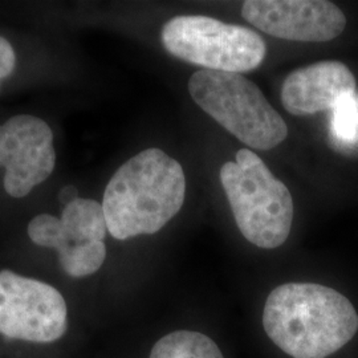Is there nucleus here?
<instances>
[{
    "mask_svg": "<svg viewBox=\"0 0 358 358\" xmlns=\"http://www.w3.org/2000/svg\"><path fill=\"white\" fill-rule=\"evenodd\" d=\"M263 327L272 343L294 358H327L358 331V315L345 296L315 282H287L266 301Z\"/></svg>",
    "mask_w": 358,
    "mask_h": 358,
    "instance_id": "nucleus-1",
    "label": "nucleus"
},
{
    "mask_svg": "<svg viewBox=\"0 0 358 358\" xmlns=\"http://www.w3.org/2000/svg\"><path fill=\"white\" fill-rule=\"evenodd\" d=\"M185 192L178 161L161 149H146L120 167L105 189L108 231L118 241L155 234L178 214Z\"/></svg>",
    "mask_w": 358,
    "mask_h": 358,
    "instance_id": "nucleus-2",
    "label": "nucleus"
},
{
    "mask_svg": "<svg viewBox=\"0 0 358 358\" xmlns=\"http://www.w3.org/2000/svg\"><path fill=\"white\" fill-rule=\"evenodd\" d=\"M220 182L238 229L250 243L273 250L285 243L294 222V199L264 161L248 149L220 169Z\"/></svg>",
    "mask_w": 358,
    "mask_h": 358,
    "instance_id": "nucleus-3",
    "label": "nucleus"
},
{
    "mask_svg": "<svg viewBox=\"0 0 358 358\" xmlns=\"http://www.w3.org/2000/svg\"><path fill=\"white\" fill-rule=\"evenodd\" d=\"M189 92L203 112L252 149L271 150L288 136L282 115L239 73L201 69L189 80Z\"/></svg>",
    "mask_w": 358,
    "mask_h": 358,
    "instance_id": "nucleus-4",
    "label": "nucleus"
},
{
    "mask_svg": "<svg viewBox=\"0 0 358 358\" xmlns=\"http://www.w3.org/2000/svg\"><path fill=\"white\" fill-rule=\"evenodd\" d=\"M161 38L173 56L219 72H250L262 64L267 53L264 40L255 31L201 15L170 19Z\"/></svg>",
    "mask_w": 358,
    "mask_h": 358,
    "instance_id": "nucleus-5",
    "label": "nucleus"
},
{
    "mask_svg": "<svg viewBox=\"0 0 358 358\" xmlns=\"http://www.w3.org/2000/svg\"><path fill=\"white\" fill-rule=\"evenodd\" d=\"M108 231L103 205L78 198L65 206L62 217L41 214L28 224V236L38 245L55 248L60 264L72 278L97 272L106 257Z\"/></svg>",
    "mask_w": 358,
    "mask_h": 358,
    "instance_id": "nucleus-6",
    "label": "nucleus"
},
{
    "mask_svg": "<svg viewBox=\"0 0 358 358\" xmlns=\"http://www.w3.org/2000/svg\"><path fill=\"white\" fill-rule=\"evenodd\" d=\"M66 331L64 297L47 282L0 272V333L29 343H53Z\"/></svg>",
    "mask_w": 358,
    "mask_h": 358,
    "instance_id": "nucleus-7",
    "label": "nucleus"
},
{
    "mask_svg": "<svg viewBox=\"0 0 358 358\" xmlns=\"http://www.w3.org/2000/svg\"><path fill=\"white\" fill-rule=\"evenodd\" d=\"M55 164L53 133L45 121L19 115L0 125V166L6 169L7 194L26 196L51 176Z\"/></svg>",
    "mask_w": 358,
    "mask_h": 358,
    "instance_id": "nucleus-8",
    "label": "nucleus"
},
{
    "mask_svg": "<svg viewBox=\"0 0 358 358\" xmlns=\"http://www.w3.org/2000/svg\"><path fill=\"white\" fill-rule=\"evenodd\" d=\"M242 15L269 36L294 41H331L346 27L344 13L325 0H248Z\"/></svg>",
    "mask_w": 358,
    "mask_h": 358,
    "instance_id": "nucleus-9",
    "label": "nucleus"
},
{
    "mask_svg": "<svg viewBox=\"0 0 358 358\" xmlns=\"http://www.w3.org/2000/svg\"><path fill=\"white\" fill-rule=\"evenodd\" d=\"M355 90L356 78L345 64L319 62L288 75L282 84V103L291 115H316L333 110Z\"/></svg>",
    "mask_w": 358,
    "mask_h": 358,
    "instance_id": "nucleus-10",
    "label": "nucleus"
},
{
    "mask_svg": "<svg viewBox=\"0 0 358 358\" xmlns=\"http://www.w3.org/2000/svg\"><path fill=\"white\" fill-rule=\"evenodd\" d=\"M149 358H224L219 346L206 334L177 331L162 337Z\"/></svg>",
    "mask_w": 358,
    "mask_h": 358,
    "instance_id": "nucleus-11",
    "label": "nucleus"
},
{
    "mask_svg": "<svg viewBox=\"0 0 358 358\" xmlns=\"http://www.w3.org/2000/svg\"><path fill=\"white\" fill-rule=\"evenodd\" d=\"M332 130L340 141L352 142L358 136V100L348 96L333 109Z\"/></svg>",
    "mask_w": 358,
    "mask_h": 358,
    "instance_id": "nucleus-12",
    "label": "nucleus"
},
{
    "mask_svg": "<svg viewBox=\"0 0 358 358\" xmlns=\"http://www.w3.org/2000/svg\"><path fill=\"white\" fill-rule=\"evenodd\" d=\"M16 56L8 40L0 36V81L13 73Z\"/></svg>",
    "mask_w": 358,
    "mask_h": 358,
    "instance_id": "nucleus-13",
    "label": "nucleus"
},
{
    "mask_svg": "<svg viewBox=\"0 0 358 358\" xmlns=\"http://www.w3.org/2000/svg\"><path fill=\"white\" fill-rule=\"evenodd\" d=\"M76 199H78V192L75 186H65L64 189H62L59 192V201L64 205V207L71 205Z\"/></svg>",
    "mask_w": 358,
    "mask_h": 358,
    "instance_id": "nucleus-14",
    "label": "nucleus"
}]
</instances>
